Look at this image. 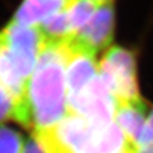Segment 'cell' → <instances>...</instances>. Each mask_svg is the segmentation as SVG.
Returning a JSON list of instances; mask_svg holds the SVG:
<instances>
[{"mask_svg":"<svg viewBox=\"0 0 153 153\" xmlns=\"http://www.w3.org/2000/svg\"><path fill=\"white\" fill-rule=\"evenodd\" d=\"M64 44H45L28 87L33 135L54 129L67 115Z\"/></svg>","mask_w":153,"mask_h":153,"instance_id":"1","label":"cell"},{"mask_svg":"<svg viewBox=\"0 0 153 153\" xmlns=\"http://www.w3.org/2000/svg\"><path fill=\"white\" fill-rule=\"evenodd\" d=\"M35 139L45 153H137L115 122L94 123L71 114Z\"/></svg>","mask_w":153,"mask_h":153,"instance_id":"2","label":"cell"},{"mask_svg":"<svg viewBox=\"0 0 153 153\" xmlns=\"http://www.w3.org/2000/svg\"><path fill=\"white\" fill-rule=\"evenodd\" d=\"M99 74L117 103L143 99L137 82L136 55L134 51L121 46H113L108 49L99 63Z\"/></svg>","mask_w":153,"mask_h":153,"instance_id":"3","label":"cell"},{"mask_svg":"<svg viewBox=\"0 0 153 153\" xmlns=\"http://www.w3.org/2000/svg\"><path fill=\"white\" fill-rule=\"evenodd\" d=\"M117 102L100 74L79 94L67 96L68 114L83 117L94 123L114 122Z\"/></svg>","mask_w":153,"mask_h":153,"instance_id":"4","label":"cell"},{"mask_svg":"<svg viewBox=\"0 0 153 153\" xmlns=\"http://www.w3.org/2000/svg\"><path fill=\"white\" fill-rule=\"evenodd\" d=\"M15 69L26 81H30L45 41L38 27L18 26L10 22L2 29Z\"/></svg>","mask_w":153,"mask_h":153,"instance_id":"5","label":"cell"},{"mask_svg":"<svg viewBox=\"0 0 153 153\" xmlns=\"http://www.w3.org/2000/svg\"><path fill=\"white\" fill-rule=\"evenodd\" d=\"M114 32L115 9L113 3H108L99 7L91 22L76 34L72 41L96 55L111 45Z\"/></svg>","mask_w":153,"mask_h":153,"instance_id":"6","label":"cell"},{"mask_svg":"<svg viewBox=\"0 0 153 153\" xmlns=\"http://www.w3.org/2000/svg\"><path fill=\"white\" fill-rule=\"evenodd\" d=\"M76 0H24L11 22L18 26L37 27L42 22L71 7Z\"/></svg>","mask_w":153,"mask_h":153,"instance_id":"7","label":"cell"},{"mask_svg":"<svg viewBox=\"0 0 153 153\" xmlns=\"http://www.w3.org/2000/svg\"><path fill=\"white\" fill-rule=\"evenodd\" d=\"M147 106L143 99L117 103L116 120L124 136L138 150L143 133L148 126L146 121Z\"/></svg>","mask_w":153,"mask_h":153,"instance_id":"8","label":"cell"},{"mask_svg":"<svg viewBox=\"0 0 153 153\" xmlns=\"http://www.w3.org/2000/svg\"><path fill=\"white\" fill-rule=\"evenodd\" d=\"M13 119L27 129H32L29 103L20 101L0 83V121Z\"/></svg>","mask_w":153,"mask_h":153,"instance_id":"9","label":"cell"},{"mask_svg":"<svg viewBox=\"0 0 153 153\" xmlns=\"http://www.w3.org/2000/svg\"><path fill=\"white\" fill-rule=\"evenodd\" d=\"M45 44H62L74 37L70 26L68 11L45 19L38 25Z\"/></svg>","mask_w":153,"mask_h":153,"instance_id":"10","label":"cell"},{"mask_svg":"<svg viewBox=\"0 0 153 153\" xmlns=\"http://www.w3.org/2000/svg\"><path fill=\"white\" fill-rule=\"evenodd\" d=\"M101 5L97 0H76L68 10V17L74 36L91 22Z\"/></svg>","mask_w":153,"mask_h":153,"instance_id":"11","label":"cell"},{"mask_svg":"<svg viewBox=\"0 0 153 153\" xmlns=\"http://www.w3.org/2000/svg\"><path fill=\"white\" fill-rule=\"evenodd\" d=\"M25 139L19 132L0 126V153H24Z\"/></svg>","mask_w":153,"mask_h":153,"instance_id":"12","label":"cell"},{"mask_svg":"<svg viewBox=\"0 0 153 153\" xmlns=\"http://www.w3.org/2000/svg\"><path fill=\"white\" fill-rule=\"evenodd\" d=\"M24 153H45L41 145L37 143L35 138H29L25 146Z\"/></svg>","mask_w":153,"mask_h":153,"instance_id":"13","label":"cell"},{"mask_svg":"<svg viewBox=\"0 0 153 153\" xmlns=\"http://www.w3.org/2000/svg\"><path fill=\"white\" fill-rule=\"evenodd\" d=\"M137 153H153V146L138 149V150H137Z\"/></svg>","mask_w":153,"mask_h":153,"instance_id":"14","label":"cell"},{"mask_svg":"<svg viewBox=\"0 0 153 153\" xmlns=\"http://www.w3.org/2000/svg\"><path fill=\"white\" fill-rule=\"evenodd\" d=\"M147 121H148V126L152 129V131H153V108H152V111H151L150 115H149Z\"/></svg>","mask_w":153,"mask_h":153,"instance_id":"15","label":"cell"},{"mask_svg":"<svg viewBox=\"0 0 153 153\" xmlns=\"http://www.w3.org/2000/svg\"><path fill=\"white\" fill-rule=\"evenodd\" d=\"M100 4H108V3H113L114 0H97Z\"/></svg>","mask_w":153,"mask_h":153,"instance_id":"16","label":"cell"}]
</instances>
